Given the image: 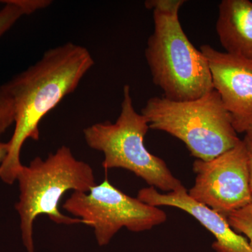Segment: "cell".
Segmentation results:
<instances>
[{"label":"cell","mask_w":252,"mask_h":252,"mask_svg":"<svg viewBox=\"0 0 252 252\" xmlns=\"http://www.w3.org/2000/svg\"><path fill=\"white\" fill-rule=\"evenodd\" d=\"M227 220L236 233L246 236L252 249V203L232 212L227 217Z\"/></svg>","instance_id":"cell-11"},{"label":"cell","mask_w":252,"mask_h":252,"mask_svg":"<svg viewBox=\"0 0 252 252\" xmlns=\"http://www.w3.org/2000/svg\"><path fill=\"white\" fill-rule=\"evenodd\" d=\"M89 50L72 42L46 51L35 64L4 84L14 101L15 129L7 156L0 164V180L13 185L22 167L21 152L28 139L39 140V124L94 65Z\"/></svg>","instance_id":"cell-1"},{"label":"cell","mask_w":252,"mask_h":252,"mask_svg":"<svg viewBox=\"0 0 252 252\" xmlns=\"http://www.w3.org/2000/svg\"><path fill=\"white\" fill-rule=\"evenodd\" d=\"M245 132H246V136H245V139H246L252 144V120Z\"/></svg>","instance_id":"cell-17"},{"label":"cell","mask_w":252,"mask_h":252,"mask_svg":"<svg viewBox=\"0 0 252 252\" xmlns=\"http://www.w3.org/2000/svg\"><path fill=\"white\" fill-rule=\"evenodd\" d=\"M200 51L208 63L212 84L230 113L237 133L246 132L252 120V61L220 52L208 44Z\"/></svg>","instance_id":"cell-8"},{"label":"cell","mask_w":252,"mask_h":252,"mask_svg":"<svg viewBox=\"0 0 252 252\" xmlns=\"http://www.w3.org/2000/svg\"><path fill=\"white\" fill-rule=\"evenodd\" d=\"M15 4L23 10L25 15H30L39 9L48 7L52 1L49 0H13Z\"/></svg>","instance_id":"cell-14"},{"label":"cell","mask_w":252,"mask_h":252,"mask_svg":"<svg viewBox=\"0 0 252 252\" xmlns=\"http://www.w3.org/2000/svg\"><path fill=\"white\" fill-rule=\"evenodd\" d=\"M185 0H148L154 11V31L147 41L145 57L156 86L165 98L194 100L214 90L208 63L182 29L179 11Z\"/></svg>","instance_id":"cell-2"},{"label":"cell","mask_w":252,"mask_h":252,"mask_svg":"<svg viewBox=\"0 0 252 252\" xmlns=\"http://www.w3.org/2000/svg\"><path fill=\"white\" fill-rule=\"evenodd\" d=\"M8 151H9V144L0 142V163L3 162V160L6 158L7 156Z\"/></svg>","instance_id":"cell-16"},{"label":"cell","mask_w":252,"mask_h":252,"mask_svg":"<svg viewBox=\"0 0 252 252\" xmlns=\"http://www.w3.org/2000/svg\"><path fill=\"white\" fill-rule=\"evenodd\" d=\"M14 122V101L4 86L0 85V137Z\"/></svg>","instance_id":"cell-12"},{"label":"cell","mask_w":252,"mask_h":252,"mask_svg":"<svg viewBox=\"0 0 252 252\" xmlns=\"http://www.w3.org/2000/svg\"><path fill=\"white\" fill-rule=\"evenodd\" d=\"M245 143H246L247 148H248L249 165H250V187H251V192L252 196V144L250 143L246 139H244Z\"/></svg>","instance_id":"cell-15"},{"label":"cell","mask_w":252,"mask_h":252,"mask_svg":"<svg viewBox=\"0 0 252 252\" xmlns=\"http://www.w3.org/2000/svg\"><path fill=\"white\" fill-rule=\"evenodd\" d=\"M123 93L117 120L115 123H97L84 129L86 144L91 149L103 153L102 165L105 170L125 169L142 178L150 187L163 191L185 189L165 161L146 148L144 140L149 129L148 121L136 112L130 86H124Z\"/></svg>","instance_id":"cell-5"},{"label":"cell","mask_w":252,"mask_h":252,"mask_svg":"<svg viewBox=\"0 0 252 252\" xmlns=\"http://www.w3.org/2000/svg\"><path fill=\"white\" fill-rule=\"evenodd\" d=\"M4 4V7L0 10V39L14 26L25 13L13 0L0 1Z\"/></svg>","instance_id":"cell-13"},{"label":"cell","mask_w":252,"mask_h":252,"mask_svg":"<svg viewBox=\"0 0 252 252\" xmlns=\"http://www.w3.org/2000/svg\"><path fill=\"white\" fill-rule=\"evenodd\" d=\"M16 181L20 195L15 207L27 252H34L33 225L39 215H46L58 224H84L80 219L66 216L59 209L68 190L87 193L96 185L92 167L76 158L69 147L63 146L46 159L36 157L29 165H23Z\"/></svg>","instance_id":"cell-3"},{"label":"cell","mask_w":252,"mask_h":252,"mask_svg":"<svg viewBox=\"0 0 252 252\" xmlns=\"http://www.w3.org/2000/svg\"><path fill=\"white\" fill-rule=\"evenodd\" d=\"M196 174L189 196L225 218L252 203L250 165L245 140L208 161L197 159Z\"/></svg>","instance_id":"cell-7"},{"label":"cell","mask_w":252,"mask_h":252,"mask_svg":"<svg viewBox=\"0 0 252 252\" xmlns=\"http://www.w3.org/2000/svg\"><path fill=\"white\" fill-rule=\"evenodd\" d=\"M63 208L92 227L99 246L110 243L122 228L145 231L167 220L165 212L126 195L104 179L87 193L73 192Z\"/></svg>","instance_id":"cell-6"},{"label":"cell","mask_w":252,"mask_h":252,"mask_svg":"<svg viewBox=\"0 0 252 252\" xmlns=\"http://www.w3.org/2000/svg\"><path fill=\"white\" fill-rule=\"evenodd\" d=\"M137 198L152 206L176 207L191 215L215 237V252H252L248 239L236 233L227 218L190 198L186 188L161 193L153 187H147L139 190Z\"/></svg>","instance_id":"cell-9"},{"label":"cell","mask_w":252,"mask_h":252,"mask_svg":"<svg viewBox=\"0 0 252 252\" xmlns=\"http://www.w3.org/2000/svg\"><path fill=\"white\" fill-rule=\"evenodd\" d=\"M141 114L148 121L149 128L164 131L182 141L191 156L204 161L233 149L241 140L215 89L185 102L163 96L151 97Z\"/></svg>","instance_id":"cell-4"},{"label":"cell","mask_w":252,"mask_h":252,"mask_svg":"<svg viewBox=\"0 0 252 252\" xmlns=\"http://www.w3.org/2000/svg\"><path fill=\"white\" fill-rule=\"evenodd\" d=\"M216 31L226 53L252 61V2L223 0L219 6Z\"/></svg>","instance_id":"cell-10"}]
</instances>
